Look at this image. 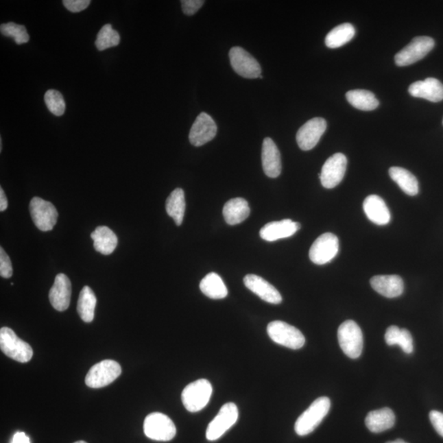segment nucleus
<instances>
[{
	"mask_svg": "<svg viewBox=\"0 0 443 443\" xmlns=\"http://www.w3.org/2000/svg\"><path fill=\"white\" fill-rule=\"evenodd\" d=\"M346 99L357 110L371 111L379 106V102L374 94L366 90L350 91L346 95Z\"/></svg>",
	"mask_w": 443,
	"mask_h": 443,
	"instance_id": "31",
	"label": "nucleus"
},
{
	"mask_svg": "<svg viewBox=\"0 0 443 443\" xmlns=\"http://www.w3.org/2000/svg\"><path fill=\"white\" fill-rule=\"evenodd\" d=\"M262 165L267 177L276 178L281 174L282 163L277 145L270 137H266L262 145Z\"/></svg>",
	"mask_w": 443,
	"mask_h": 443,
	"instance_id": "18",
	"label": "nucleus"
},
{
	"mask_svg": "<svg viewBox=\"0 0 443 443\" xmlns=\"http://www.w3.org/2000/svg\"><path fill=\"white\" fill-rule=\"evenodd\" d=\"M11 443H31V442L30 438L26 435V433L18 432L14 434Z\"/></svg>",
	"mask_w": 443,
	"mask_h": 443,
	"instance_id": "40",
	"label": "nucleus"
},
{
	"mask_svg": "<svg viewBox=\"0 0 443 443\" xmlns=\"http://www.w3.org/2000/svg\"><path fill=\"white\" fill-rule=\"evenodd\" d=\"M239 411L236 404H225L219 409L218 415L215 417L206 430V438L208 441L218 440L224 434L237 423Z\"/></svg>",
	"mask_w": 443,
	"mask_h": 443,
	"instance_id": "10",
	"label": "nucleus"
},
{
	"mask_svg": "<svg viewBox=\"0 0 443 443\" xmlns=\"http://www.w3.org/2000/svg\"><path fill=\"white\" fill-rule=\"evenodd\" d=\"M97 299L88 286L82 288L77 302V312L81 319L86 323H91L95 318V310Z\"/></svg>",
	"mask_w": 443,
	"mask_h": 443,
	"instance_id": "29",
	"label": "nucleus"
},
{
	"mask_svg": "<svg viewBox=\"0 0 443 443\" xmlns=\"http://www.w3.org/2000/svg\"><path fill=\"white\" fill-rule=\"evenodd\" d=\"M72 284L64 274H60L54 279L49 291V298L52 307L58 311H65L69 307Z\"/></svg>",
	"mask_w": 443,
	"mask_h": 443,
	"instance_id": "16",
	"label": "nucleus"
},
{
	"mask_svg": "<svg viewBox=\"0 0 443 443\" xmlns=\"http://www.w3.org/2000/svg\"><path fill=\"white\" fill-rule=\"evenodd\" d=\"M94 241V248L96 252L108 256L115 252L118 246V237L110 228L106 226H99L91 234Z\"/></svg>",
	"mask_w": 443,
	"mask_h": 443,
	"instance_id": "24",
	"label": "nucleus"
},
{
	"mask_svg": "<svg viewBox=\"0 0 443 443\" xmlns=\"http://www.w3.org/2000/svg\"><path fill=\"white\" fill-rule=\"evenodd\" d=\"M144 433L150 440L169 442L176 436L177 429L168 416L160 412H154L145 417Z\"/></svg>",
	"mask_w": 443,
	"mask_h": 443,
	"instance_id": "5",
	"label": "nucleus"
},
{
	"mask_svg": "<svg viewBox=\"0 0 443 443\" xmlns=\"http://www.w3.org/2000/svg\"><path fill=\"white\" fill-rule=\"evenodd\" d=\"M8 208V199L3 188H0V211L3 212Z\"/></svg>",
	"mask_w": 443,
	"mask_h": 443,
	"instance_id": "41",
	"label": "nucleus"
},
{
	"mask_svg": "<svg viewBox=\"0 0 443 443\" xmlns=\"http://www.w3.org/2000/svg\"><path fill=\"white\" fill-rule=\"evenodd\" d=\"M217 125L206 112H202L191 128L189 140L191 145L199 147L211 141L216 136Z\"/></svg>",
	"mask_w": 443,
	"mask_h": 443,
	"instance_id": "15",
	"label": "nucleus"
},
{
	"mask_svg": "<svg viewBox=\"0 0 443 443\" xmlns=\"http://www.w3.org/2000/svg\"><path fill=\"white\" fill-rule=\"evenodd\" d=\"M338 342L342 352L350 359L361 357L363 350V334L361 328L353 320H346L337 331Z\"/></svg>",
	"mask_w": 443,
	"mask_h": 443,
	"instance_id": "6",
	"label": "nucleus"
},
{
	"mask_svg": "<svg viewBox=\"0 0 443 443\" xmlns=\"http://www.w3.org/2000/svg\"><path fill=\"white\" fill-rule=\"evenodd\" d=\"M327 129V122L322 118L309 120L296 134V141L302 150H311L319 143L322 136Z\"/></svg>",
	"mask_w": 443,
	"mask_h": 443,
	"instance_id": "14",
	"label": "nucleus"
},
{
	"mask_svg": "<svg viewBox=\"0 0 443 443\" xmlns=\"http://www.w3.org/2000/svg\"><path fill=\"white\" fill-rule=\"evenodd\" d=\"M259 78L263 79V77L261 76V75L260 77H259Z\"/></svg>",
	"mask_w": 443,
	"mask_h": 443,
	"instance_id": "44",
	"label": "nucleus"
},
{
	"mask_svg": "<svg viewBox=\"0 0 443 443\" xmlns=\"http://www.w3.org/2000/svg\"><path fill=\"white\" fill-rule=\"evenodd\" d=\"M348 166V158L344 154L337 153L329 157L322 168L320 178L322 185L332 189L339 185L344 179Z\"/></svg>",
	"mask_w": 443,
	"mask_h": 443,
	"instance_id": "12",
	"label": "nucleus"
},
{
	"mask_svg": "<svg viewBox=\"0 0 443 443\" xmlns=\"http://www.w3.org/2000/svg\"><path fill=\"white\" fill-rule=\"evenodd\" d=\"M395 420L394 412L390 408H383L368 414L366 424L370 432L379 433L394 427Z\"/></svg>",
	"mask_w": 443,
	"mask_h": 443,
	"instance_id": "23",
	"label": "nucleus"
},
{
	"mask_svg": "<svg viewBox=\"0 0 443 443\" xmlns=\"http://www.w3.org/2000/svg\"><path fill=\"white\" fill-rule=\"evenodd\" d=\"M434 40L429 36H417L407 46L396 54V64L405 67L424 58L434 47Z\"/></svg>",
	"mask_w": 443,
	"mask_h": 443,
	"instance_id": "9",
	"label": "nucleus"
},
{
	"mask_svg": "<svg viewBox=\"0 0 443 443\" xmlns=\"http://www.w3.org/2000/svg\"><path fill=\"white\" fill-rule=\"evenodd\" d=\"M429 419L434 429L443 438V413L432 411L429 413Z\"/></svg>",
	"mask_w": 443,
	"mask_h": 443,
	"instance_id": "39",
	"label": "nucleus"
},
{
	"mask_svg": "<svg viewBox=\"0 0 443 443\" xmlns=\"http://www.w3.org/2000/svg\"><path fill=\"white\" fill-rule=\"evenodd\" d=\"M166 211L178 226L182 224L186 211L185 194L181 188H177L166 200Z\"/></svg>",
	"mask_w": 443,
	"mask_h": 443,
	"instance_id": "28",
	"label": "nucleus"
},
{
	"mask_svg": "<svg viewBox=\"0 0 443 443\" xmlns=\"http://www.w3.org/2000/svg\"><path fill=\"white\" fill-rule=\"evenodd\" d=\"M200 289L208 298L214 300L224 299L228 294L223 279L216 273L207 274L200 282Z\"/></svg>",
	"mask_w": 443,
	"mask_h": 443,
	"instance_id": "26",
	"label": "nucleus"
},
{
	"mask_svg": "<svg viewBox=\"0 0 443 443\" xmlns=\"http://www.w3.org/2000/svg\"><path fill=\"white\" fill-rule=\"evenodd\" d=\"M244 284L249 290L267 303L278 304L282 302L283 298L280 292L260 276L246 275Z\"/></svg>",
	"mask_w": 443,
	"mask_h": 443,
	"instance_id": "17",
	"label": "nucleus"
},
{
	"mask_svg": "<svg viewBox=\"0 0 443 443\" xmlns=\"http://www.w3.org/2000/svg\"><path fill=\"white\" fill-rule=\"evenodd\" d=\"M0 349L7 357L20 363H27L33 357L32 346L7 327L0 329Z\"/></svg>",
	"mask_w": 443,
	"mask_h": 443,
	"instance_id": "4",
	"label": "nucleus"
},
{
	"mask_svg": "<svg viewBox=\"0 0 443 443\" xmlns=\"http://www.w3.org/2000/svg\"><path fill=\"white\" fill-rule=\"evenodd\" d=\"M355 34L354 27L350 23H344L333 28L325 38V45L330 49H337L348 43Z\"/></svg>",
	"mask_w": 443,
	"mask_h": 443,
	"instance_id": "32",
	"label": "nucleus"
},
{
	"mask_svg": "<svg viewBox=\"0 0 443 443\" xmlns=\"http://www.w3.org/2000/svg\"><path fill=\"white\" fill-rule=\"evenodd\" d=\"M387 443H408V442H405L403 440H396L395 441L388 442Z\"/></svg>",
	"mask_w": 443,
	"mask_h": 443,
	"instance_id": "42",
	"label": "nucleus"
},
{
	"mask_svg": "<svg viewBox=\"0 0 443 443\" xmlns=\"http://www.w3.org/2000/svg\"><path fill=\"white\" fill-rule=\"evenodd\" d=\"M232 69L241 77L254 79L260 77L261 67L252 54L241 47H233L229 52Z\"/></svg>",
	"mask_w": 443,
	"mask_h": 443,
	"instance_id": "13",
	"label": "nucleus"
},
{
	"mask_svg": "<svg viewBox=\"0 0 443 443\" xmlns=\"http://www.w3.org/2000/svg\"><path fill=\"white\" fill-rule=\"evenodd\" d=\"M213 394V387L207 379H198L188 384L182 394V401L188 411L195 413L206 407Z\"/></svg>",
	"mask_w": 443,
	"mask_h": 443,
	"instance_id": "2",
	"label": "nucleus"
},
{
	"mask_svg": "<svg viewBox=\"0 0 443 443\" xmlns=\"http://www.w3.org/2000/svg\"><path fill=\"white\" fill-rule=\"evenodd\" d=\"M74 443H87V442H86L84 441H77V442H74Z\"/></svg>",
	"mask_w": 443,
	"mask_h": 443,
	"instance_id": "43",
	"label": "nucleus"
},
{
	"mask_svg": "<svg viewBox=\"0 0 443 443\" xmlns=\"http://www.w3.org/2000/svg\"><path fill=\"white\" fill-rule=\"evenodd\" d=\"M250 210L248 202L243 198L228 200L224 207L223 214L226 223L237 225L248 218Z\"/></svg>",
	"mask_w": 443,
	"mask_h": 443,
	"instance_id": "25",
	"label": "nucleus"
},
{
	"mask_svg": "<svg viewBox=\"0 0 443 443\" xmlns=\"http://www.w3.org/2000/svg\"><path fill=\"white\" fill-rule=\"evenodd\" d=\"M267 332L272 341L287 348L298 350L306 344V337L302 333L283 321L271 322L267 325Z\"/></svg>",
	"mask_w": 443,
	"mask_h": 443,
	"instance_id": "3",
	"label": "nucleus"
},
{
	"mask_svg": "<svg viewBox=\"0 0 443 443\" xmlns=\"http://www.w3.org/2000/svg\"><path fill=\"white\" fill-rule=\"evenodd\" d=\"M408 91L414 97L425 99L434 103L443 99V84L436 78L429 77L424 81L414 82L409 86Z\"/></svg>",
	"mask_w": 443,
	"mask_h": 443,
	"instance_id": "19",
	"label": "nucleus"
},
{
	"mask_svg": "<svg viewBox=\"0 0 443 443\" xmlns=\"http://www.w3.org/2000/svg\"><path fill=\"white\" fill-rule=\"evenodd\" d=\"M122 374V367L112 359L95 363L86 376V386L91 388H101L110 385Z\"/></svg>",
	"mask_w": 443,
	"mask_h": 443,
	"instance_id": "7",
	"label": "nucleus"
},
{
	"mask_svg": "<svg viewBox=\"0 0 443 443\" xmlns=\"http://www.w3.org/2000/svg\"><path fill=\"white\" fill-rule=\"evenodd\" d=\"M45 102L49 112L53 115L62 116L65 112L66 104L60 91L49 90L45 95Z\"/></svg>",
	"mask_w": 443,
	"mask_h": 443,
	"instance_id": "35",
	"label": "nucleus"
},
{
	"mask_svg": "<svg viewBox=\"0 0 443 443\" xmlns=\"http://www.w3.org/2000/svg\"><path fill=\"white\" fill-rule=\"evenodd\" d=\"M339 252V240L336 235L327 232L322 234L311 246V261L313 264L324 265L331 262Z\"/></svg>",
	"mask_w": 443,
	"mask_h": 443,
	"instance_id": "8",
	"label": "nucleus"
},
{
	"mask_svg": "<svg viewBox=\"0 0 443 443\" xmlns=\"http://www.w3.org/2000/svg\"><path fill=\"white\" fill-rule=\"evenodd\" d=\"M390 175L405 194L413 196L419 193V182L408 170L400 167H392L390 169Z\"/></svg>",
	"mask_w": 443,
	"mask_h": 443,
	"instance_id": "27",
	"label": "nucleus"
},
{
	"mask_svg": "<svg viewBox=\"0 0 443 443\" xmlns=\"http://www.w3.org/2000/svg\"><path fill=\"white\" fill-rule=\"evenodd\" d=\"M331 401L327 396L316 399L306 411L300 416L295 424V431L299 436L310 434L328 415Z\"/></svg>",
	"mask_w": 443,
	"mask_h": 443,
	"instance_id": "1",
	"label": "nucleus"
},
{
	"mask_svg": "<svg viewBox=\"0 0 443 443\" xmlns=\"http://www.w3.org/2000/svg\"><path fill=\"white\" fill-rule=\"evenodd\" d=\"M370 284L374 291L387 298H398L404 291L403 280L398 275L374 276Z\"/></svg>",
	"mask_w": 443,
	"mask_h": 443,
	"instance_id": "21",
	"label": "nucleus"
},
{
	"mask_svg": "<svg viewBox=\"0 0 443 443\" xmlns=\"http://www.w3.org/2000/svg\"><path fill=\"white\" fill-rule=\"evenodd\" d=\"M368 219L372 223L379 226L387 225L391 220V214L385 202L379 195H371L368 196L363 204Z\"/></svg>",
	"mask_w": 443,
	"mask_h": 443,
	"instance_id": "22",
	"label": "nucleus"
},
{
	"mask_svg": "<svg viewBox=\"0 0 443 443\" xmlns=\"http://www.w3.org/2000/svg\"><path fill=\"white\" fill-rule=\"evenodd\" d=\"M120 43L119 32L112 29L110 24L104 25L98 33L95 40V46L99 51L108 48L115 47Z\"/></svg>",
	"mask_w": 443,
	"mask_h": 443,
	"instance_id": "33",
	"label": "nucleus"
},
{
	"mask_svg": "<svg viewBox=\"0 0 443 443\" xmlns=\"http://www.w3.org/2000/svg\"><path fill=\"white\" fill-rule=\"evenodd\" d=\"M0 275L3 278H10L12 276L10 258L3 248H0Z\"/></svg>",
	"mask_w": 443,
	"mask_h": 443,
	"instance_id": "36",
	"label": "nucleus"
},
{
	"mask_svg": "<svg viewBox=\"0 0 443 443\" xmlns=\"http://www.w3.org/2000/svg\"><path fill=\"white\" fill-rule=\"evenodd\" d=\"M0 32L2 35L11 37L18 45L27 43L30 40L27 29L23 25L14 23H4L0 26Z\"/></svg>",
	"mask_w": 443,
	"mask_h": 443,
	"instance_id": "34",
	"label": "nucleus"
},
{
	"mask_svg": "<svg viewBox=\"0 0 443 443\" xmlns=\"http://www.w3.org/2000/svg\"><path fill=\"white\" fill-rule=\"evenodd\" d=\"M300 229L299 223L291 219H283L265 225L261 230L260 235L263 240L275 241L294 236Z\"/></svg>",
	"mask_w": 443,
	"mask_h": 443,
	"instance_id": "20",
	"label": "nucleus"
},
{
	"mask_svg": "<svg viewBox=\"0 0 443 443\" xmlns=\"http://www.w3.org/2000/svg\"><path fill=\"white\" fill-rule=\"evenodd\" d=\"M67 10L72 12L85 10L90 5V0H64L62 1Z\"/></svg>",
	"mask_w": 443,
	"mask_h": 443,
	"instance_id": "38",
	"label": "nucleus"
},
{
	"mask_svg": "<svg viewBox=\"0 0 443 443\" xmlns=\"http://www.w3.org/2000/svg\"><path fill=\"white\" fill-rule=\"evenodd\" d=\"M385 341L388 346L399 345L405 353L411 354L414 352L413 337L407 329L390 326L386 331Z\"/></svg>",
	"mask_w": 443,
	"mask_h": 443,
	"instance_id": "30",
	"label": "nucleus"
},
{
	"mask_svg": "<svg viewBox=\"0 0 443 443\" xmlns=\"http://www.w3.org/2000/svg\"><path fill=\"white\" fill-rule=\"evenodd\" d=\"M29 211L36 227L40 231H51L57 224L58 211L51 202L34 197L31 200Z\"/></svg>",
	"mask_w": 443,
	"mask_h": 443,
	"instance_id": "11",
	"label": "nucleus"
},
{
	"mask_svg": "<svg viewBox=\"0 0 443 443\" xmlns=\"http://www.w3.org/2000/svg\"><path fill=\"white\" fill-rule=\"evenodd\" d=\"M204 3L203 0H182V11L187 16L194 15L203 6Z\"/></svg>",
	"mask_w": 443,
	"mask_h": 443,
	"instance_id": "37",
	"label": "nucleus"
}]
</instances>
